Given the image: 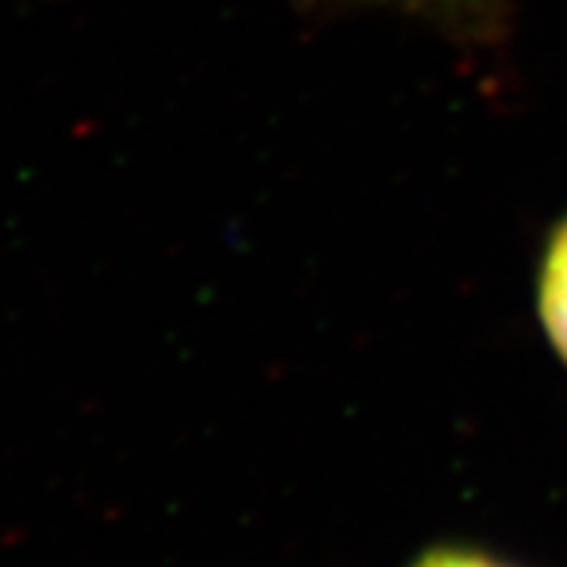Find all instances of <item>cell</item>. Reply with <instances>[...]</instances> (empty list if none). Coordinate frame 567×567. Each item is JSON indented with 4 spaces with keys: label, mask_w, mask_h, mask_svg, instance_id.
<instances>
[{
    "label": "cell",
    "mask_w": 567,
    "mask_h": 567,
    "mask_svg": "<svg viewBox=\"0 0 567 567\" xmlns=\"http://www.w3.org/2000/svg\"><path fill=\"white\" fill-rule=\"evenodd\" d=\"M365 3H388L406 13H420L445 25H483L492 0H365Z\"/></svg>",
    "instance_id": "2"
},
{
    "label": "cell",
    "mask_w": 567,
    "mask_h": 567,
    "mask_svg": "<svg viewBox=\"0 0 567 567\" xmlns=\"http://www.w3.org/2000/svg\"><path fill=\"white\" fill-rule=\"evenodd\" d=\"M536 309L548 344L567 365V215L546 240L536 281Z\"/></svg>",
    "instance_id": "1"
},
{
    "label": "cell",
    "mask_w": 567,
    "mask_h": 567,
    "mask_svg": "<svg viewBox=\"0 0 567 567\" xmlns=\"http://www.w3.org/2000/svg\"><path fill=\"white\" fill-rule=\"evenodd\" d=\"M413 567H511L505 561H495L488 555L480 551H466V548H439L429 551L425 558H420Z\"/></svg>",
    "instance_id": "3"
}]
</instances>
